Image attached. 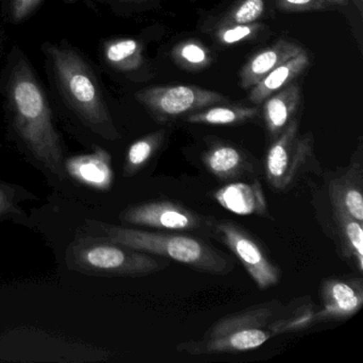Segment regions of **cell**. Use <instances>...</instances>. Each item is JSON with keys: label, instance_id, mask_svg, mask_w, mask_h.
Listing matches in <instances>:
<instances>
[{"label": "cell", "instance_id": "obj_7", "mask_svg": "<svg viewBox=\"0 0 363 363\" xmlns=\"http://www.w3.org/2000/svg\"><path fill=\"white\" fill-rule=\"evenodd\" d=\"M133 99L157 122H171L211 106L229 103L222 93L197 86H152L133 93Z\"/></svg>", "mask_w": 363, "mask_h": 363}, {"label": "cell", "instance_id": "obj_5", "mask_svg": "<svg viewBox=\"0 0 363 363\" xmlns=\"http://www.w3.org/2000/svg\"><path fill=\"white\" fill-rule=\"evenodd\" d=\"M69 267L88 275L145 277L169 267L158 259L105 237L77 238L67 250Z\"/></svg>", "mask_w": 363, "mask_h": 363}, {"label": "cell", "instance_id": "obj_21", "mask_svg": "<svg viewBox=\"0 0 363 363\" xmlns=\"http://www.w3.org/2000/svg\"><path fill=\"white\" fill-rule=\"evenodd\" d=\"M167 131L164 129L148 133L133 142L127 150L124 164L125 177H133L139 173L164 143Z\"/></svg>", "mask_w": 363, "mask_h": 363}, {"label": "cell", "instance_id": "obj_25", "mask_svg": "<svg viewBox=\"0 0 363 363\" xmlns=\"http://www.w3.org/2000/svg\"><path fill=\"white\" fill-rule=\"evenodd\" d=\"M46 0H0V16L6 24L20 26L33 18Z\"/></svg>", "mask_w": 363, "mask_h": 363}, {"label": "cell", "instance_id": "obj_27", "mask_svg": "<svg viewBox=\"0 0 363 363\" xmlns=\"http://www.w3.org/2000/svg\"><path fill=\"white\" fill-rule=\"evenodd\" d=\"M69 1H76V0H69ZM79 1L93 10L106 8L118 16H128L159 0H79Z\"/></svg>", "mask_w": 363, "mask_h": 363}, {"label": "cell", "instance_id": "obj_4", "mask_svg": "<svg viewBox=\"0 0 363 363\" xmlns=\"http://www.w3.org/2000/svg\"><path fill=\"white\" fill-rule=\"evenodd\" d=\"M101 237L140 252L182 263L210 275H227L235 269L230 257L201 238L180 231H147L127 226L94 223Z\"/></svg>", "mask_w": 363, "mask_h": 363}, {"label": "cell", "instance_id": "obj_8", "mask_svg": "<svg viewBox=\"0 0 363 363\" xmlns=\"http://www.w3.org/2000/svg\"><path fill=\"white\" fill-rule=\"evenodd\" d=\"M210 230L235 255L260 290H267L279 284V267L252 233L228 220L212 223Z\"/></svg>", "mask_w": 363, "mask_h": 363}, {"label": "cell", "instance_id": "obj_3", "mask_svg": "<svg viewBox=\"0 0 363 363\" xmlns=\"http://www.w3.org/2000/svg\"><path fill=\"white\" fill-rule=\"evenodd\" d=\"M291 331H295L292 306L269 301L220 318L201 339L182 342L176 350L191 356L248 352Z\"/></svg>", "mask_w": 363, "mask_h": 363}, {"label": "cell", "instance_id": "obj_23", "mask_svg": "<svg viewBox=\"0 0 363 363\" xmlns=\"http://www.w3.org/2000/svg\"><path fill=\"white\" fill-rule=\"evenodd\" d=\"M174 62L189 72H199L211 65L212 56L209 50L195 40L182 42L172 50Z\"/></svg>", "mask_w": 363, "mask_h": 363}, {"label": "cell", "instance_id": "obj_14", "mask_svg": "<svg viewBox=\"0 0 363 363\" xmlns=\"http://www.w3.org/2000/svg\"><path fill=\"white\" fill-rule=\"evenodd\" d=\"M67 176L84 186L108 191L113 184L111 156L107 150L94 146L90 154L78 155L65 160Z\"/></svg>", "mask_w": 363, "mask_h": 363}, {"label": "cell", "instance_id": "obj_9", "mask_svg": "<svg viewBox=\"0 0 363 363\" xmlns=\"http://www.w3.org/2000/svg\"><path fill=\"white\" fill-rule=\"evenodd\" d=\"M124 224L131 226L147 227L161 231H195L211 229L209 218L196 213L190 208L169 201H147L127 208L120 216Z\"/></svg>", "mask_w": 363, "mask_h": 363}, {"label": "cell", "instance_id": "obj_16", "mask_svg": "<svg viewBox=\"0 0 363 363\" xmlns=\"http://www.w3.org/2000/svg\"><path fill=\"white\" fill-rule=\"evenodd\" d=\"M298 44L286 39L278 40L273 45L252 55L240 72V86L252 89L269 72L303 52Z\"/></svg>", "mask_w": 363, "mask_h": 363}, {"label": "cell", "instance_id": "obj_24", "mask_svg": "<svg viewBox=\"0 0 363 363\" xmlns=\"http://www.w3.org/2000/svg\"><path fill=\"white\" fill-rule=\"evenodd\" d=\"M267 26L261 23H252L246 25H230V26H223L220 28L213 29L209 31L212 38L216 43L223 46L235 45V44L245 43L252 41L260 37Z\"/></svg>", "mask_w": 363, "mask_h": 363}, {"label": "cell", "instance_id": "obj_30", "mask_svg": "<svg viewBox=\"0 0 363 363\" xmlns=\"http://www.w3.org/2000/svg\"><path fill=\"white\" fill-rule=\"evenodd\" d=\"M350 1H352V3L354 4V7L357 8V10H358V11L360 12V14H362L363 0H350Z\"/></svg>", "mask_w": 363, "mask_h": 363}, {"label": "cell", "instance_id": "obj_20", "mask_svg": "<svg viewBox=\"0 0 363 363\" xmlns=\"http://www.w3.org/2000/svg\"><path fill=\"white\" fill-rule=\"evenodd\" d=\"M260 113L257 107L220 104L193 112L184 118L189 124L210 126H235L255 120Z\"/></svg>", "mask_w": 363, "mask_h": 363}, {"label": "cell", "instance_id": "obj_11", "mask_svg": "<svg viewBox=\"0 0 363 363\" xmlns=\"http://www.w3.org/2000/svg\"><path fill=\"white\" fill-rule=\"evenodd\" d=\"M322 308L313 314L318 323L344 322L356 315L363 305V284L360 278H330L320 286Z\"/></svg>", "mask_w": 363, "mask_h": 363}, {"label": "cell", "instance_id": "obj_2", "mask_svg": "<svg viewBox=\"0 0 363 363\" xmlns=\"http://www.w3.org/2000/svg\"><path fill=\"white\" fill-rule=\"evenodd\" d=\"M41 52L55 107L91 135L107 141L120 140L99 65L67 39L45 41Z\"/></svg>", "mask_w": 363, "mask_h": 363}, {"label": "cell", "instance_id": "obj_28", "mask_svg": "<svg viewBox=\"0 0 363 363\" xmlns=\"http://www.w3.org/2000/svg\"><path fill=\"white\" fill-rule=\"evenodd\" d=\"M21 213L22 209L18 207V190L9 184L0 182V220Z\"/></svg>", "mask_w": 363, "mask_h": 363}, {"label": "cell", "instance_id": "obj_26", "mask_svg": "<svg viewBox=\"0 0 363 363\" xmlns=\"http://www.w3.org/2000/svg\"><path fill=\"white\" fill-rule=\"evenodd\" d=\"M279 11L286 13H303L335 10L350 5V0H273Z\"/></svg>", "mask_w": 363, "mask_h": 363}, {"label": "cell", "instance_id": "obj_13", "mask_svg": "<svg viewBox=\"0 0 363 363\" xmlns=\"http://www.w3.org/2000/svg\"><path fill=\"white\" fill-rule=\"evenodd\" d=\"M362 161L361 147L345 171L330 178L328 195L333 209L341 210L363 222Z\"/></svg>", "mask_w": 363, "mask_h": 363}, {"label": "cell", "instance_id": "obj_12", "mask_svg": "<svg viewBox=\"0 0 363 363\" xmlns=\"http://www.w3.org/2000/svg\"><path fill=\"white\" fill-rule=\"evenodd\" d=\"M207 171L220 182H233L256 169L254 158L235 144L218 139H208L201 156Z\"/></svg>", "mask_w": 363, "mask_h": 363}, {"label": "cell", "instance_id": "obj_19", "mask_svg": "<svg viewBox=\"0 0 363 363\" xmlns=\"http://www.w3.org/2000/svg\"><path fill=\"white\" fill-rule=\"evenodd\" d=\"M340 252L359 273L363 272V225L341 210L333 209Z\"/></svg>", "mask_w": 363, "mask_h": 363}, {"label": "cell", "instance_id": "obj_29", "mask_svg": "<svg viewBox=\"0 0 363 363\" xmlns=\"http://www.w3.org/2000/svg\"><path fill=\"white\" fill-rule=\"evenodd\" d=\"M6 41H7V35L3 25L0 24V52L5 48Z\"/></svg>", "mask_w": 363, "mask_h": 363}, {"label": "cell", "instance_id": "obj_6", "mask_svg": "<svg viewBox=\"0 0 363 363\" xmlns=\"http://www.w3.org/2000/svg\"><path fill=\"white\" fill-rule=\"evenodd\" d=\"M316 162L311 133L299 135V120L293 118L282 133L272 140L265 155L264 172L274 190L286 192Z\"/></svg>", "mask_w": 363, "mask_h": 363}, {"label": "cell", "instance_id": "obj_1", "mask_svg": "<svg viewBox=\"0 0 363 363\" xmlns=\"http://www.w3.org/2000/svg\"><path fill=\"white\" fill-rule=\"evenodd\" d=\"M0 96L9 128L29 154L65 180L62 138L56 126L50 93L28 55L12 45L0 69Z\"/></svg>", "mask_w": 363, "mask_h": 363}, {"label": "cell", "instance_id": "obj_17", "mask_svg": "<svg viewBox=\"0 0 363 363\" xmlns=\"http://www.w3.org/2000/svg\"><path fill=\"white\" fill-rule=\"evenodd\" d=\"M301 103V89L295 82H291L263 101V120L271 141L295 118Z\"/></svg>", "mask_w": 363, "mask_h": 363}, {"label": "cell", "instance_id": "obj_10", "mask_svg": "<svg viewBox=\"0 0 363 363\" xmlns=\"http://www.w3.org/2000/svg\"><path fill=\"white\" fill-rule=\"evenodd\" d=\"M97 60L101 72L116 80L142 82L150 76L145 48L135 38H105L97 48Z\"/></svg>", "mask_w": 363, "mask_h": 363}, {"label": "cell", "instance_id": "obj_15", "mask_svg": "<svg viewBox=\"0 0 363 363\" xmlns=\"http://www.w3.org/2000/svg\"><path fill=\"white\" fill-rule=\"evenodd\" d=\"M216 203L238 216H269V207L258 180L252 182H230L214 191Z\"/></svg>", "mask_w": 363, "mask_h": 363}, {"label": "cell", "instance_id": "obj_22", "mask_svg": "<svg viewBox=\"0 0 363 363\" xmlns=\"http://www.w3.org/2000/svg\"><path fill=\"white\" fill-rule=\"evenodd\" d=\"M265 13L264 0H238L227 11L208 23L207 33L230 25H246L258 22Z\"/></svg>", "mask_w": 363, "mask_h": 363}, {"label": "cell", "instance_id": "obj_18", "mask_svg": "<svg viewBox=\"0 0 363 363\" xmlns=\"http://www.w3.org/2000/svg\"><path fill=\"white\" fill-rule=\"evenodd\" d=\"M310 62L311 59L309 54L303 50L290 60L269 72L261 82L250 89V96H248L250 103L256 106L262 105L263 101L274 93L278 92L291 82H294L308 69Z\"/></svg>", "mask_w": 363, "mask_h": 363}]
</instances>
